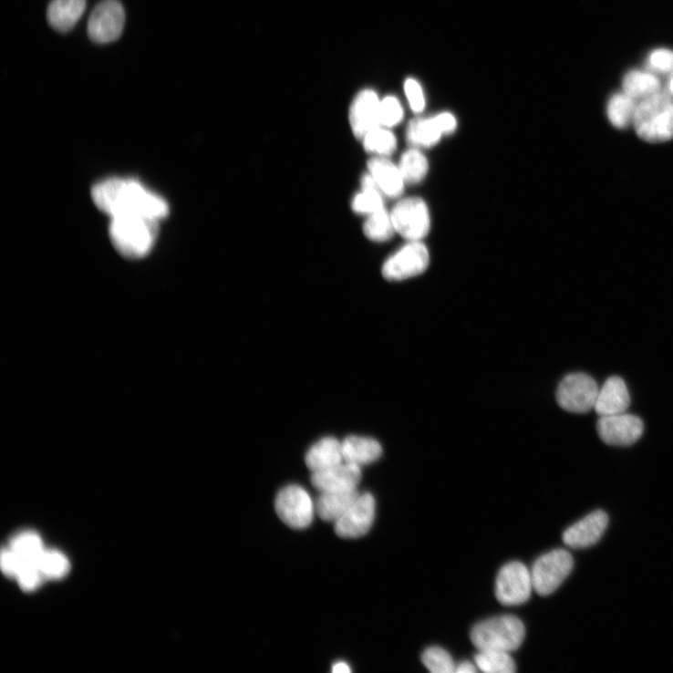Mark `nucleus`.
<instances>
[{"label":"nucleus","mask_w":673,"mask_h":673,"mask_svg":"<svg viewBox=\"0 0 673 673\" xmlns=\"http://www.w3.org/2000/svg\"><path fill=\"white\" fill-rule=\"evenodd\" d=\"M92 199L97 207L110 217L141 214L162 219L170 212L163 199L130 179L110 178L96 183Z\"/></svg>","instance_id":"1"},{"label":"nucleus","mask_w":673,"mask_h":673,"mask_svg":"<svg viewBox=\"0 0 673 673\" xmlns=\"http://www.w3.org/2000/svg\"><path fill=\"white\" fill-rule=\"evenodd\" d=\"M159 220L141 214H121L111 217V243L123 256L141 258L155 245L159 235Z\"/></svg>","instance_id":"2"},{"label":"nucleus","mask_w":673,"mask_h":673,"mask_svg":"<svg viewBox=\"0 0 673 673\" xmlns=\"http://www.w3.org/2000/svg\"><path fill=\"white\" fill-rule=\"evenodd\" d=\"M633 125L645 141L657 143L673 139V100L659 92L638 103Z\"/></svg>","instance_id":"3"},{"label":"nucleus","mask_w":673,"mask_h":673,"mask_svg":"<svg viewBox=\"0 0 673 673\" xmlns=\"http://www.w3.org/2000/svg\"><path fill=\"white\" fill-rule=\"evenodd\" d=\"M525 626L513 616H502L477 624L471 639L478 650H495L511 653L517 650L525 639Z\"/></svg>","instance_id":"4"},{"label":"nucleus","mask_w":673,"mask_h":673,"mask_svg":"<svg viewBox=\"0 0 673 673\" xmlns=\"http://www.w3.org/2000/svg\"><path fill=\"white\" fill-rule=\"evenodd\" d=\"M575 566L572 554L564 549L553 550L540 556L531 570L534 590L548 595L570 575Z\"/></svg>","instance_id":"5"},{"label":"nucleus","mask_w":673,"mask_h":673,"mask_svg":"<svg viewBox=\"0 0 673 673\" xmlns=\"http://www.w3.org/2000/svg\"><path fill=\"white\" fill-rule=\"evenodd\" d=\"M595 381L585 373L569 374L556 391L558 405L574 414H585L595 408L598 395Z\"/></svg>","instance_id":"6"},{"label":"nucleus","mask_w":673,"mask_h":673,"mask_svg":"<svg viewBox=\"0 0 673 673\" xmlns=\"http://www.w3.org/2000/svg\"><path fill=\"white\" fill-rule=\"evenodd\" d=\"M396 232L409 242H420L430 231V213L419 198L400 201L391 212Z\"/></svg>","instance_id":"7"},{"label":"nucleus","mask_w":673,"mask_h":673,"mask_svg":"<svg viewBox=\"0 0 673 673\" xmlns=\"http://www.w3.org/2000/svg\"><path fill=\"white\" fill-rule=\"evenodd\" d=\"M275 510L287 526L296 530L309 527L316 511L309 493L298 485H288L279 492Z\"/></svg>","instance_id":"8"},{"label":"nucleus","mask_w":673,"mask_h":673,"mask_svg":"<svg viewBox=\"0 0 673 673\" xmlns=\"http://www.w3.org/2000/svg\"><path fill=\"white\" fill-rule=\"evenodd\" d=\"M430 260V253L424 243L409 242L385 262L382 273L388 281H403L425 273Z\"/></svg>","instance_id":"9"},{"label":"nucleus","mask_w":673,"mask_h":673,"mask_svg":"<svg viewBox=\"0 0 673 673\" xmlns=\"http://www.w3.org/2000/svg\"><path fill=\"white\" fill-rule=\"evenodd\" d=\"M534 589L531 571L521 563L506 564L500 571L496 581V595L499 602L507 606H516L529 601Z\"/></svg>","instance_id":"10"},{"label":"nucleus","mask_w":673,"mask_h":673,"mask_svg":"<svg viewBox=\"0 0 673 673\" xmlns=\"http://www.w3.org/2000/svg\"><path fill=\"white\" fill-rule=\"evenodd\" d=\"M125 23V10L119 0H103L89 18L88 36L98 45L116 42L123 32Z\"/></svg>","instance_id":"11"},{"label":"nucleus","mask_w":673,"mask_h":673,"mask_svg":"<svg viewBox=\"0 0 673 673\" xmlns=\"http://www.w3.org/2000/svg\"><path fill=\"white\" fill-rule=\"evenodd\" d=\"M596 430L605 443L624 447L638 441L644 434L645 427L640 418L623 413L600 418Z\"/></svg>","instance_id":"12"},{"label":"nucleus","mask_w":673,"mask_h":673,"mask_svg":"<svg viewBox=\"0 0 673 673\" xmlns=\"http://www.w3.org/2000/svg\"><path fill=\"white\" fill-rule=\"evenodd\" d=\"M376 509V500L371 494H359L348 511L335 522L336 534L345 539H356L366 535L372 527Z\"/></svg>","instance_id":"13"},{"label":"nucleus","mask_w":673,"mask_h":673,"mask_svg":"<svg viewBox=\"0 0 673 673\" xmlns=\"http://www.w3.org/2000/svg\"><path fill=\"white\" fill-rule=\"evenodd\" d=\"M380 104L378 94L370 89L361 91L350 109V124L355 136L363 139L371 130L381 126Z\"/></svg>","instance_id":"14"},{"label":"nucleus","mask_w":673,"mask_h":673,"mask_svg":"<svg viewBox=\"0 0 673 673\" xmlns=\"http://www.w3.org/2000/svg\"><path fill=\"white\" fill-rule=\"evenodd\" d=\"M362 478L361 467L344 461L325 471L313 472L312 483L320 492L357 490Z\"/></svg>","instance_id":"15"},{"label":"nucleus","mask_w":673,"mask_h":673,"mask_svg":"<svg viewBox=\"0 0 673 673\" xmlns=\"http://www.w3.org/2000/svg\"><path fill=\"white\" fill-rule=\"evenodd\" d=\"M609 517L604 511H595L570 527L564 534V544L575 549L595 544L606 533Z\"/></svg>","instance_id":"16"},{"label":"nucleus","mask_w":673,"mask_h":673,"mask_svg":"<svg viewBox=\"0 0 673 673\" xmlns=\"http://www.w3.org/2000/svg\"><path fill=\"white\" fill-rule=\"evenodd\" d=\"M630 405L628 389L624 380L610 378L598 391L595 410L598 417H609L626 413Z\"/></svg>","instance_id":"17"},{"label":"nucleus","mask_w":673,"mask_h":673,"mask_svg":"<svg viewBox=\"0 0 673 673\" xmlns=\"http://www.w3.org/2000/svg\"><path fill=\"white\" fill-rule=\"evenodd\" d=\"M368 169L385 196L398 198L403 193L406 183L404 178L399 166L388 158H372L368 162Z\"/></svg>","instance_id":"18"},{"label":"nucleus","mask_w":673,"mask_h":673,"mask_svg":"<svg viewBox=\"0 0 673 673\" xmlns=\"http://www.w3.org/2000/svg\"><path fill=\"white\" fill-rule=\"evenodd\" d=\"M307 467L317 472L327 470L345 461L342 441L333 437H326L315 443L306 454Z\"/></svg>","instance_id":"19"},{"label":"nucleus","mask_w":673,"mask_h":673,"mask_svg":"<svg viewBox=\"0 0 673 673\" xmlns=\"http://www.w3.org/2000/svg\"><path fill=\"white\" fill-rule=\"evenodd\" d=\"M87 0H52L47 9V20L58 32L70 31L83 16Z\"/></svg>","instance_id":"20"},{"label":"nucleus","mask_w":673,"mask_h":673,"mask_svg":"<svg viewBox=\"0 0 673 673\" xmlns=\"http://www.w3.org/2000/svg\"><path fill=\"white\" fill-rule=\"evenodd\" d=\"M342 446L345 461L359 467L378 461L383 453L381 444L368 437H347Z\"/></svg>","instance_id":"21"},{"label":"nucleus","mask_w":673,"mask_h":673,"mask_svg":"<svg viewBox=\"0 0 673 673\" xmlns=\"http://www.w3.org/2000/svg\"><path fill=\"white\" fill-rule=\"evenodd\" d=\"M320 493L316 503V510L323 520L329 522L338 521L360 494L357 490Z\"/></svg>","instance_id":"22"},{"label":"nucleus","mask_w":673,"mask_h":673,"mask_svg":"<svg viewBox=\"0 0 673 673\" xmlns=\"http://www.w3.org/2000/svg\"><path fill=\"white\" fill-rule=\"evenodd\" d=\"M660 81L655 75L639 70L628 72L623 81L624 93L635 100H644L660 92Z\"/></svg>","instance_id":"23"},{"label":"nucleus","mask_w":673,"mask_h":673,"mask_svg":"<svg viewBox=\"0 0 673 673\" xmlns=\"http://www.w3.org/2000/svg\"><path fill=\"white\" fill-rule=\"evenodd\" d=\"M442 135L434 118L411 121L407 129L409 143L419 148H430L436 145Z\"/></svg>","instance_id":"24"},{"label":"nucleus","mask_w":673,"mask_h":673,"mask_svg":"<svg viewBox=\"0 0 673 673\" xmlns=\"http://www.w3.org/2000/svg\"><path fill=\"white\" fill-rule=\"evenodd\" d=\"M637 106V100L625 93L613 96L607 107V115L612 125L623 129L633 124Z\"/></svg>","instance_id":"25"},{"label":"nucleus","mask_w":673,"mask_h":673,"mask_svg":"<svg viewBox=\"0 0 673 673\" xmlns=\"http://www.w3.org/2000/svg\"><path fill=\"white\" fill-rule=\"evenodd\" d=\"M399 168L406 183L417 184L429 172V161L419 149H409L400 159Z\"/></svg>","instance_id":"26"},{"label":"nucleus","mask_w":673,"mask_h":673,"mask_svg":"<svg viewBox=\"0 0 673 673\" xmlns=\"http://www.w3.org/2000/svg\"><path fill=\"white\" fill-rule=\"evenodd\" d=\"M477 668L485 673H513L515 663L510 653L495 650H479L474 657Z\"/></svg>","instance_id":"27"},{"label":"nucleus","mask_w":673,"mask_h":673,"mask_svg":"<svg viewBox=\"0 0 673 673\" xmlns=\"http://www.w3.org/2000/svg\"><path fill=\"white\" fill-rule=\"evenodd\" d=\"M363 230L368 239L380 243L390 240L397 233L391 212L385 208L368 215Z\"/></svg>","instance_id":"28"},{"label":"nucleus","mask_w":673,"mask_h":673,"mask_svg":"<svg viewBox=\"0 0 673 673\" xmlns=\"http://www.w3.org/2000/svg\"><path fill=\"white\" fill-rule=\"evenodd\" d=\"M362 140L366 151L374 157L388 158L396 151L398 145L395 135L385 127L371 130Z\"/></svg>","instance_id":"29"},{"label":"nucleus","mask_w":673,"mask_h":673,"mask_svg":"<svg viewBox=\"0 0 673 673\" xmlns=\"http://www.w3.org/2000/svg\"><path fill=\"white\" fill-rule=\"evenodd\" d=\"M11 548L20 555L24 561H34L44 553V544L39 535L35 533H23L12 541Z\"/></svg>","instance_id":"30"},{"label":"nucleus","mask_w":673,"mask_h":673,"mask_svg":"<svg viewBox=\"0 0 673 673\" xmlns=\"http://www.w3.org/2000/svg\"><path fill=\"white\" fill-rule=\"evenodd\" d=\"M36 564L44 576L51 579L64 577L70 568L67 558L60 552L54 550H45Z\"/></svg>","instance_id":"31"},{"label":"nucleus","mask_w":673,"mask_h":673,"mask_svg":"<svg viewBox=\"0 0 673 673\" xmlns=\"http://www.w3.org/2000/svg\"><path fill=\"white\" fill-rule=\"evenodd\" d=\"M422 661L425 667L433 673H453L456 671L457 665L452 657L440 647L428 648L422 656Z\"/></svg>","instance_id":"32"},{"label":"nucleus","mask_w":673,"mask_h":673,"mask_svg":"<svg viewBox=\"0 0 673 673\" xmlns=\"http://www.w3.org/2000/svg\"><path fill=\"white\" fill-rule=\"evenodd\" d=\"M353 211L358 214L370 215L385 208L384 195L379 190H364L355 196Z\"/></svg>","instance_id":"33"},{"label":"nucleus","mask_w":673,"mask_h":673,"mask_svg":"<svg viewBox=\"0 0 673 673\" xmlns=\"http://www.w3.org/2000/svg\"><path fill=\"white\" fill-rule=\"evenodd\" d=\"M404 112L399 100L392 96L385 98L380 104L381 126L392 128L399 124L403 119Z\"/></svg>","instance_id":"34"},{"label":"nucleus","mask_w":673,"mask_h":673,"mask_svg":"<svg viewBox=\"0 0 673 673\" xmlns=\"http://www.w3.org/2000/svg\"><path fill=\"white\" fill-rule=\"evenodd\" d=\"M16 577L24 590L32 591L40 585L45 576L36 563L24 561Z\"/></svg>","instance_id":"35"},{"label":"nucleus","mask_w":673,"mask_h":673,"mask_svg":"<svg viewBox=\"0 0 673 673\" xmlns=\"http://www.w3.org/2000/svg\"><path fill=\"white\" fill-rule=\"evenodd\" d=\"M404 88L411 109L421 112L425 109L426 101L420 84L414 79H408Z\"/></svg>","instance_id":"36"},{"label":"nucleus","mask_w":673,"mask_h":673,"mask_svg":"<svg viewBox=\"0 0 673 673\" xmlns=\"http://www.w3.org/2000/svg\"><path fill=\"white\" fill-rule=\"evenodd\" d=\"M650 67L659 72H673V52L667 49L654 51L649 57Z\"/></svg>","instance_id":"37"},{"label":"nucleus","mask_w":673,"mask_h":673,"mask_svg":"<svg viewBox=\"0 0 673 673\" xmlns=\"http://www.w3.org/2000/svg\"><path fill=\"white\" fill-rule=\"evenodd\" d=\"M23 564L24 560L12 548L3 551L2 568L5 575L16 577Z\"/></svg>","instance_id":"38"},{"label":"nucleus","mask_w":673,"mask_h":673,"mask_svg":"<svg viewBox=\"0 0 673 673\" xmlns=\"http://www.w3.org/2000/svg\"><path fill=\"white\" fill-rule=\"evenodd\" d=\"M434 119L443 134H451L457 129V119L449 112H443V114L436 116Z\"/></svg>","instance_id":"39"},{"label":"nucleus","mask_w":673,"mask_h":673,"mask_svg":"<svg viewBox=\"0 0 673 673\" xmlns=\"http://www.w3.org/2000/svg\"><path fill=\"white\" fill-rule=\"evenodd\" d=\"M477 671V667L475 663H471L469 661H464L457 665L456 671L457 673H474Z\"/></svg>","instance_id":"40"},{"label":"nucleus","mask_w":673,"mask_h":673,"mask_svg":"<svg viewBox=\"0 0 673 673\" xmlns=\"http://www.w3.org/2000/svg\"><path fill=\"white\" fill-rule=\"evenodd\" d=\"M332 671L334 673H348L351 672V668L345 662H339L333 666Z\"/></svg>","instance_id":"41"},{"label":"nucleus","mask_w":673,"mask_h":673,"mask_svg":"<svg viewBox=\"0 0 673 673\" xmlns=\"http://www.w3.org/2000/svg\"><path fill=\"white\" fill-rule=\"evenodd\" d=\"M668 91L673 96V72L670 75V78L668 82Z\"/></svg>","instance_id":"42"}]
</instances>
